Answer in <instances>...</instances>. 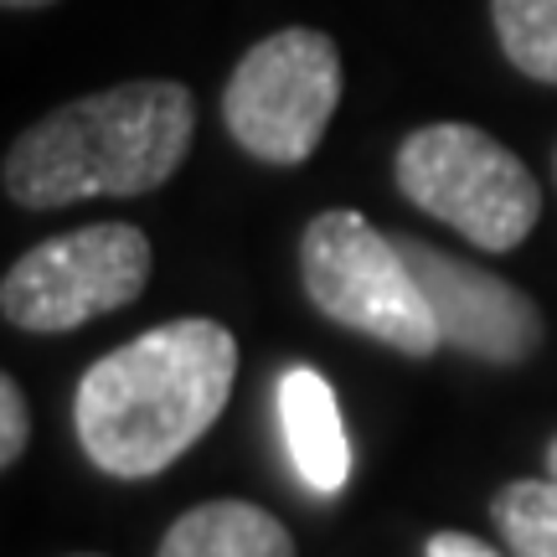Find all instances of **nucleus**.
<instances>
[{
  "mask_svg": "<svg viewBox=\"0 0 557 557\" xmlns=\"http://www.w3.org/2000/svg\"><path fill=\"white\" fill-rule=\"evenodd\" d=\"M32 438V413H26V398H21L16 377H0V465H16L21 449Z\"/></svg>",
  "mask_w": 557,
  "mask_h": 557,
  "instance_id": "12",
  "label": "nucleus"
},
{
  "mask_svg": "<svg viewBox=\"0 0 557 557\" xmlns=\"http://www.w3.org/2000/svg\"><path fill=\"white\" fill-rule=\"evenodd\" d=\"M341 103V52L315 26H284L248 47L227 78V135L263 165H305Z\"/></svg>",
  "mask_w": 557,
  "mask_h": 557,
  "instance_id": "5",
  "label": "nucleus"
},
{
  "mask_svg": "<svg viewBox=\"0 0 557 557\" xmlns=\"http://www.w3.org/2000/svg\"><path fill=\"white\" fill-rule=\"evenodd\" d=\"M83 557H88V553H83Z\"/></svg>",
  "mask_w": 557,
  "mask_h": 557,
  "instance_id": "16",
  "label": "nucleus"
},
{
  "mask_svg": "<svg viewBox=\"0 0 557 557\" xmlns=\"http://www.w3.org/2000/svg\"><path fill=\"white\" fill-rule=\"evenodd\" d=\"M197 103L171 78H135L73 99L5 150V197L52 212L88 197H145L191 150Z\"/></svg>",
  "mask_w": 557,
  "mask_h": 557,
  "instance_id": "2",
  "label": "nucleus"
},
{
  "mask_svg": "<svg viewBox=\"0 0 557 557\" xmlns=\"http://www.w3.org/2000/svg\"><path fill=\"white\" fill-rule=\"evenodd\" d=\"M423 553L429 557H500L496 547H485L480 537H465V532H434Z\"/></svg>",
  "mask_w": 557,
  "mask_h": 557,
  "instance_id": "13",
  "label": "nucleus"
},
{
  "mask_svg": "<svg viewBox=\"0 0 557 557\" xmlns=\"http://www.w3.org/2000/svg\"><path fill=\"white\" fill-rule=\"evenodd\" d=\"M238 341L218 320H171L94 361L73 398L83 455L114 480L176 465L227 408Z\"/></svg>",
  "mask_w": 557,
  "mask_h": 557,
  "instance_id": "1",
  "label": "nucleus"
},
{
  "mask_svg": "<svg viewBox=\"0 0 557 557\" xmlns=\"http://www.w3.org/2000/svg\"><path fill=\"white\" fill-rule=\"evenodd\" d=\"M500 542L517 557H557V480H511L491 500Z\"/></svg>",
  "mask_w": 557,
  "mask_h": 557,
  "instance_id": "10",
  "label": "nucleus"
},
{
  "mask_svg": "<svg viewBox=\"0 0 557 557\" xmlns=\"http://www.w3.org/2000/svg\"><path fill=\"white\" fill-rule=\"evenodd\" d=\"M547 475L557 480V438H553V444H547Z\"/></svg>",
  "mask_w": 557,
  "mask_h": 557,
  "instance_id": "15",
  "label": "nucleus"
},
{
  "mask_svg": "<svg viewBox=\"0 0 557 557\" xmlns=\"http://www.w3.org/2000/svg\"><path fill=\"white\" fill-rule=\"evenodd\" d=\"M0 5H11V11H37V5H52V0H0Z\"/></svg>",
  "mask_w": 557,
  "mask_h": 557,
  "instance_id": "14",
  "label": "nucleus"
},
{
  "mask_svg": "<svg viewBox=\"0 0 557 557\" xmlns=\"http://www.w3.org/2000/svg\"><path fill=\"white\" fill-rule=\"evenodd\" d=\"M150 284V238L129 222H94L37 243L5 269L0 315L32 336H62L124 310Z\"/></svg>",
  "mask_w": 557,
  "mask_h": 557,
  "instance_id": "6",
  "label": "nucleus"
},
{
  "mask_svg": "<svg viewBox=\"0 0 557 557\" xmlns=\"http://www.w3.org/2000/svg\"><path fill=\"white\" fill-rule=\"evenodd\" d=\"M398 248L423 299H429V310H434L444 346H455L475 361H491V367H517L542 346V336H547L542 310L511 278L491 274L470 259H455L434 243L398 238Z\"/></svg>",
  "mask_w": 557,
  "mask_h": 557,
  "instance_id": "7",
  "label": "nucleus"
},
{
  "mask_svg": "<svg viewBox=\"0 0 557 557\" xmlns=\"http://www.w3.org/2000/svg\"><path fill=\"white\" fill-rule=\"evenodd\" d=\"M398 191L485 253H511L542 218V186L475 124H423L398 145Z\"/></svg>",
  "mask_w": 557,
  "mask_h": 557,
  "instance_id": "3",
  "label": "nucleus"
},
{
  "mask_svg": "<svg viewBox=\"0 0 557 557\" xmlns=\"http://www.w3.org/2000/svg\"><path fill=\"white\" fill-rule=\"evenodd\" d=\"M156 557H295V537L253 500H207L171 521Z\"/></svg>",
  "mask_w": 557,
  "mask_h": 557,
  "instance_id": "9",
  "label": "nucleus"
},
{
  "mask_svg": "<svg viewBox=\"0 0 557 557\" xmlns=\"http://www.w3.org/2000/svg\"><path fill=\"white\" fill-rule=\"evenodd\" d=\"M305 295L325 320L372 336L403 357H434L444 336L403 259L398 238H382L361 212H320L299 238Z\"/></svg>",
  "mask_w": 557,
  "mask_h": 557,
  "instance_id": "4",
  "label": "nucleus"
},
{
  "mask_svg": "<svg viewBox=\"0 0 557 557\" xmlns=\"http://www.w3.org/2000/svg\"><path fill=\"white\" fill-rule=\"evenodd\" d=\"M491 21L517 73L557 83V0H491Z\"/></svg>",
  "mask_w": 557,
  "mask_h": 557,
  "instance_id": "11",
  "label": "nucleus"
},
{
  "mask_svg": "<svg viewBox=\"0 0 557 557\" xmlns=\"http://www.w3.org/2000/svg\"><path fill=\"white\" fill-rule=\"evenodd\" d=\"M278 429H284V449L295 459L299 480L315 496H341L351 480V444H346V423H341L336 393L315 367H289L278 377Z\"/></svg>",
  "mask_w": 557,
  "mask_h": 557,
  "instance_id": "8",
  "label": "nucleus"
}]
</instances>
